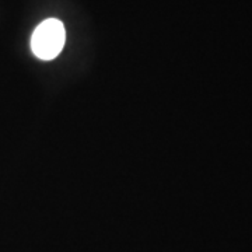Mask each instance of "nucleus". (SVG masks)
<instances>
[{"mask_svg": "<svg viewBox=\"0 0 252 252\" xmlns=\"http://www.w3.org/2000/svg\"><path fill=\"white\" fill-rule=\"evenodd\" d=\"M64 39L66 31L62 21L48 18L35 28L31 38V49L36 58L51 61L62 52Z\"/></svg>", "mask_w": 252, "mask_h": 252, "instance_id": "1", "label": "nucleus"}]
</instances>
